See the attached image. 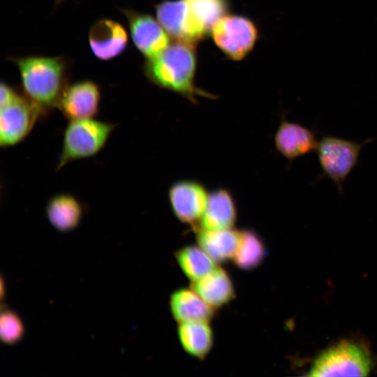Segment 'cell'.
<instances>
[{
    "label": "cell",
    "mask_w": 377,
    "mask_h": 377,
    "mask_svg": "<svg viewBox=\"0 0 377 377\" xmlns=\"http://www.w3.org/2000/svg\"><path fill=\"white\" fill-rule=\"evenodd\" d=\"M175 256L181 270L191 281L203 278L216 267V263L199 246H184Z\"/></svg>",
    "instance_id": "cell-20"
},
{
    "label": "cell",
    "mask_w": 377,
    "mask_h": 377,
    "mask_svg": "<svg viewBox=\"0 0 377 377\" xmlns=\"http://www.w3.org/2000/svg\"><path fill=\"white\" fill-rule=\"evenodd\" d=\"M197 242L216 263L232 260L236 253L240 231L232 228L226 229H197Z\"/></svg>",
    "instance_id": "cell-17"
},
{
    "label": "cell",
    "mask_w": 377,
    "mask_h": 377,
    "mask_svg": "<svg viewBox=\"0 0 377 377\" xmlns=\"http://www.w3.org/2000/svg\"><path fill=\"white\" fill-rule=\"evenodd\" d=\"M88 41L93 54L101 61H110L121 55L126 50L128 34L119 22L101 18L90 27Z\"/></svg>",
    "instance_id": "cell-13"
},
{
    "label": "cell",
    "mask_w": 377,
    "mask_h": 377,
    "mask_svg": "<svg viewBox=\"0 0 377 377\" xmlns=\"http://www.w3.org/2000/svg\"><path fill=\"white\" fill-rule=\"evenodd\" d=\"M216 45L231 59H244L253 47L258 29L249 18L237 15L222 17L212 29Z\"/></svg>",
    "instance_id": "cell-7"
},
{
    "label": "cell",
    "mask_w": 377,
    "mask_h": 377,
    "mask_svg": "<svg viewBox=\"0 0 377 377\" xmlns=\"http://www.w3.org/2000/svg\"><path fill=\"white\" fill-rule=\"evenodd\" d=\"M133 43L145 59L153 58L169 45V38L158 20L147 13L121 8Z\"/></svg>",
    "instance_id": "cell-9"
},
{
    "label": "cell",
    "mask_w": 377,
    "mask_h": 377,
    "mask_svg": "<svg viewBox=\"0 0 377 377\" xmlns=\"http://www.w3.org/2000/svg\"><path fill=\"white\" fill-rule=\"evenodd\" d=\"M177 334L183 349L191 356L203 360L214 343V333L209 322L179 323Z\"/></svg>",
    "instance_id": "cell-19"
},
{
    "label": "cell",
    "mask_w": 377,
    "mask_h": 377,
    "mask_svg": "<svg viewBox=\"0 0 377 377\" xmlns=\"http://www.w3.org/2000/svg\"><path fill=\"white\" fill-rule=\"evenodd\" d=\"M101 101L100 86L91 80L68 83L59 99L57 109L69 121L94 118Z\"/></svg>",
    "instance_id": "cell-11"
},
{
    "label": "cell",
    "mask_w": 377,
    "mask_h": 377,
    "mask_svg": "<svg viewBox=\"0 0 377 377\" xmlns=\"http://www.w3.org/2000/svg\"><path fill=\"white\" fill-rule=\"evenodd\" d=\"M45 214L52 227L59 232H67L80 225L84 215V208L73 195L59 193L48 200Z\"/></svg>",
    "instance_id": "cell-18"
},
{
    "label": "cell",
    "mask_w": 377,
    "mask_h": 377,
    "mask_svg": "<svg viewBox=\"0 0 377 377\" xmlns=\"http://www.w3.org/2000/svg\"><path fill=\"white\" fill-rule=\"evenodd\" d=\"M18 69L22 93L43 117L57 108L69 83L71 62L63 56L28 55L8 58Z\"/></svg>",
    "instance_id": "cell-1"
},
{
    "label": "cell",
    "mask_w": 377,
    "mask_h": 377,
    "mask_svg": "<svg viewBox=\"0 0 377 377\" xmlns=\"http://www.w3.org/2000/svg\"><path fill=\"white\" fill-rule=\"evenodd\" d=\"M116 124L94 118L69 121L64 129L57 170L71 162L96 155L106 145Z\"/></svg>",
    "instance_id": "cell-5"
},
{
    "label": "cell",
    "mask_w": 377,
    "mask_h": 377,
    "mask_svg": "<svg viewBox=\"0 0 377 377\" xmlns=\"http://www.w3.org/2000/svg\"><path fill=\"white\" fill-rule=\"evenodd\" d=\"M209 193L200 182L182 179L174 182L168 189V200L179 221L198 227L204 213Z\"/></svg>",
    "instance_id": "cell-10"
},
{
    "label": "cell",
    "mask_w": 377,
    "mask_h": 377,
    "mask_svg": "<svg viewBox=\"0 0 377 377\" xmlns=\"http://www.w3.org/2000/svg\"><path fill=\"white\" fill-rule=\"evenodd\" d=\"M64 1H65V0H54V6H57L59 5L60 3L63 2Z\"/></svg>",
    "instance_id": "cell-24"
},
{
    "label": "cell",
    "mask_w": 377,
    "mask_h": 377,
    "mask_svg": "<svg viewBox=\"0 0 377 377\" xmlns=\"http://www.w3.org/2000/svg\"><path fill=\"white\" fill-rule=\"evenodd\" d=\"M373 140V138L358 141L332 135L322 136L316 150L320 177L331 180L342 193L345 182L359 164L362 150Z\"/></svg>",
    "instance_id": "cell-4"
},
{
    "label": "cell",
    "mask_w": 377,
    "mask_h": 377,
    "mask_svg": "<svg viewBox=\"0 0 377 377\" xmlns=\"http://www.w3.org/2000/svg\"><path fill=\"white\" fill-rule=\"evenodd\" d=\"M191 288L214 310L235 298V288L228 273L216 267L203 278L192 281Z\"/></svg>",
    "instance_id": "cell-16"
},
{
    "label": "cell",
    "mask_w": 377,
    "mask_h": 377,
    "mask_svg": "<svg viewBox=\"0 0 377 377\" xmlns=\"http://www.w3.org/2000/svg\"><path fill=\"white\" fill-rule=\"evenodd\" d=\"M318 140L315 130L289 121L285 114H281L274 143L276 151L289 165L295 159L316 152Z\"/></svg>",
    "instance_id": "cell-12"
},
{
    "label": "cell",
    "mask_w": 377,
    "mask_h": 377,
    "mask_svg": "<svg viewBox=\"0 0 377 377\" xmlns=\"http://www.w3.org/2000/svg\"><path fill=\"white\" fill-rule=\"evenodd\" d=\"M196 53L193 43L177 40L157 56L145 59L143 71L154 85L177 93L194 104L198 97L213 98L195 84Z\"/></svg>",
    "instance_id": "cell-2"
},
{
    "label": "cell",
    "mask_w": 377,
    "mask_h": 377,
    "mask_svg": "<svg viewBox=\"0 0 377 377\" xmlns=\"http://www.w3.org/2000/svg\"><path fill=\"white\" fill-rule=\"evenodd\" d=\"M237 219V207L232 193L219 188L209 193L204 213L195 230L231 228Z\"/></svg>",
    "instance_id": "cell-14"
},
{
    "label": "cell",
    "mask_w": 377,
    "mask_h": 377,
    "mask_svg": "<svg viewBox=\"0 0 377 377\" xmlns=\"http://www.w3.org/2000/svg\"><path fill=\"white\" fill-rule=\"evenodd\" d=\"M371 369V361L367 350L356 343L345 341L320 353L308 375L364 376Z\"/></svg>",
    "instance_id": "cell-6"
},
{
    "label": "cell",
    "mask_w": 377,
    "mask_h": 377,
    "mask_svg": "<svg viewBox=\"0 0 377 377\" xmlns=\"http://www.w3.org/2000/svg\"><path fill=\"white\" fill-rule=\"evenodd\" d=\"M43 114L22 91L1 81L0 85V145L9 147L23 141Z\"/></svg>",
    "instance_id": "cell-3"
},
{
    "label": "cell",
    "mask_w": 377,
    "mask_h": 377,
    "mask_svg": "<svg viewBox=\"0 0 377 377\" xmlns=\"http://www.w3.org/2000/svg\"><path fill=\"white\" fill-rule=\"evenodd\" d=\"M158 21L177 40L195 43L207 34L185 0H165L155 6Z\"/></svg>",
    "instance_id": "cell-8"
},
{
    "label": "cell",
    "mask_w": 377,
    "mask_h": 377,
    "mask_svg": "<svg viewBox=\"0 0 377 377\" xmlns=\"http://www.w3.org/2000/svg\"><path fill=\"white\" fill-rule=\"evenodd\" d=\"M169 306L173 318L178 323L209 322L214 315V309L192 288L175 290L170 295Z\"/></svg>",
    "instance_id": "cell-15"
},
{
    "label": "cell",
    "mask_w": 377,
    "mask_h": 377,
    "mask_svg": "<svg viewBox=\"0 0 377 377\" xmlns=\"http://www.w3.org/2000/svg\"><path fill=\"white\" fill-rule=\"evenodd\" d=\"M266 255L265 245L262 237L252 229L240 231V237L234 264L243 270H251L259 266Z\"/></svg>",
    "instance_id": "cell-21"
},
{
    "label": "cell",
    "mask_w": 377,
    "mask_h": 377,
    "mask_svg": "<svg viewBox=\"0 0 377 377\" xmlns=\"http://www.w3.org/2000/svg\"><path fill=\"white\" fill-rule=\"evenodd\" d=\"M25 334V326L21 317L14 311L1 310L0 316V337L1 342L13 346L20 342Z\"/></svg>",
    "instance_id": "cell-23"
},
{
    "label": "cell",
    "mask_w": 377,
    "mask_h": 377,
    "mask_svg": "<svg viewBox=\"0 0 377 377\" xmlns=\"http://www.w3.org/2000/svg\"><path fill=\"white\" fill-rule=\"evenodd\" d=\"M207 33L228 10V0H185Z\"/></svg>",
    "instance_id": "cell-22"
}]
</instances>
